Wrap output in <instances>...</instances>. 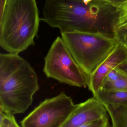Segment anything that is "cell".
<instances>
[{
    "label": "cell",
    "instance_id": "1",
    "mask_svg": "<svg viewBox=\"0 0 127 127\" xmlns=\"http://www.w3.org/2000/svg\"><path fill=\"white\" fill-rule=\"evenodd\" d=\"M36 73L18 54H0V111L12 115L24 113L39 90Z\"/></svg>",
    "mask_w": 127,
    "mask_h": 127
},
{
    "label": "cell",
    "instance_id": "2",
    "mask_svg": "<svg viewBox=\"0 0 127 127\" xmlns=\"http://www.w3.org/2000/svg\"><path fill=\"white\" fill-rule=\"evenodd\" d=\"M40 21L35 0H8L0 16V45L18 54L34 44Z\"/></svg>",
    "mask_w": 127,
    "mask_h": 127
},
{
    "label": "cell",
    "instance_id": "3",
    "mask_svg": "<svg viewBox=\"0 0 127 127\" xmlns=\"http://www.w3.org/2000/svg\"><path fill=\"white\" fill-rule=\"evenodd\" d=\"M62 38L75 62L89 78L118 44L115 38L99 33L72 31Z\"/></svg>",
    "mask_w": 127,
    "mask_h": 127
},
{
    "label": "cell",
    "instance_id": "4",
    "mask_svg": "<svg viewBox=\"0 0 127 127\" xmlns=\"http://www.w3.org/2000/svg\"><path fill=\"white\" fill-rule=\"evenodd\" d=\"M43 71L47 77L78 87L88 85V77L75 62L62 38L57 37L45 58Z\"/></svg>",
    "mask_w": 127,
    "mask_h": 127
},
{
    "label": "cell",
    "instance_id": "5",
    "mask_svg": "<svg viewBox=\"0 0 127 127\" xmlns=\"http://www.w3.org/2000/svg\"><path fill=\"white\" fill-rule=\"evenodd\" d=\"M72 98L62 92L40 103L21 122L22 127H62L77 107Z\"/></svg>",
    "mask_w": 127,
    "mask_h": 127
},
{
    "label": "cell",
    "instance_id": "6",
    "mask_svg": "<svg viewBox=\"0 0 127 127\" xmlns=\"http://www.w3.org/2000/svg\"><path fill=\"white\" fill-rule=\"evenodd\" d=\"M108 116L104 105L94 97L77 104V107L62 127H78Z\"/></svg>",
    "mask_w": 127,
    "mask_h": 127
},
{
    "label": "cell",
    "instance_id": "7",
    "mask_svg": "<svg viewBox=\"0 0 127 127\" xmlns=\"http://www.w3.org/2000/svg\"><path fill=\"white\" fill-rule=\"evenodd\" d=\"M127 59V53L122 45L118 43L108 57L89 78V89L94 95L100 89L108 74Z\"/></svg>",
    "mask_w": 127,
    "mask_h": 127
},
{
    "label": "cell",
    "instance_id": "8",
    "mask_svg": "<svg viewBox=\"0 0 127 127\" xmlns=\"http://www.w3.org/2000/svg\"><path fill=\"white\" fill-rule=\"evenodd\" d=\"M94 95L104 106H127V91L101 88Z\"/></svg>",
    "mask_w": 127,
    "mask_h": 127
},
{
    "label": "cell",
    "instance_id": "9",
    "mask_svg": "<svg viewBox=\"0 0 127 127\" xmlns=\"http://www.w3.org/2000/svg\"><path fill=\"white\" fill-rule=\"evenodd\" d=\"M112 122V127H127V106H104Z\"/></svg>",
    "mask_w": 127,
    "mask_h": 127
},
{
    "label": "cell",
    "instance_id": "10",
    "mask_svg": "<svg viewBox=\"0 0 127 127\" xmlns=\"http://www.w3.org/2000/svg\"><path fill=\"white\" fill-rule=\"evenodd\" d=\"M119 14L115 26V38L118 41L127 35V1L118 6Z\"/></svg>",
    "mask_w": 127,
    "mask_h": 127
},
{
    "label": "cell",
    "instance_id": "11",
    "mask_svg": "<svg viewBox=\"0 0 127 127\" xmlns=\"http://www.w3.org/2000/svg\"><path fill=\"white\" fill-rule=\"evenodd\" d=\"M101 88L127 91V76L119 72L118 77L115 80H104Z\"/></svg>",
    "mask_w": 127,
    "mask_h": 127
},
{
    "label": "cell",
    "instance_id": "12",
    "mask_svg": "<svg viewBox=\"0 0 127 127\" xmlns=\"http://www.w3.org/2000/svg\"><path fill=\"white\" fill-rule=\"evenodd\" d=\"M0 127H22L16 122L14 115L0 111Z\"/></svg>",
    "mask_w": 127,
    "mask_h": 127
},
{
    "label": "cell",
    "instance_id": "13",
    "mask_svg": "<svg viewBox=\"0 0 127 127\" xmlns=\"http://www.w3.org/2000/svg\"><path fill=\"white\" fill-rule=\"evenodd\" d=\"M78 127H112L108 116Z\"/></svg>",
    "mask_w": 127,
    "mask_h": 127
},
{
    "label": "cell",
    "instance_id": "14",
    "mask_svg": "<svg viewBox=\"0 0 127 127\" xmlns=\"http://www.w3.org/2000/svg\"><path fill=\"white\" fill-rule=\"evenodd\" d=\"M115 69L127 76V59L118 66Z\"/></svg>",
    "mask_w": 127,
    "mask_h": 127
},
{
    "label": "cell",
    "instance_id": "15",
    "mask_svg": "<svg viewBox=\"0 0 127 127\" xmlns=\"http://www.w3.org/2000/svg\"><path fill=\"white\" fill-rule=\"evenodd\" d=\"M109 3L114 6L118 7L127 1V0H102Z\"/></svg>",
    "mask_w": 127,
    "mask_h": 127
},
{
    "label": "cell",
    "instance_id": "16",
    "mask_svg": "<svg viewBox=\"0 0 127 127\" xmlns=\"http://www.w3.org/2000/svg\"><path fill=\"white\" fill-rule=\"evenodd\" d=\"M118 43L122 45L124 47L127 53V35L118 41Z\"/></svg>",
    "mask_w": 127,
    "mask_h": 127
},
{
    "label": "cell",
    "instance_id": "17",
    "mask_svg": "<svg viewBox=\"0 0 127 127\" xmlns=\"http://www.w3.org/2000/svg\"><path fill=\"white\" fill-rule=\"evenodd\" d=\"M8 0H0V16L3 13L5 7V5L6 4Z\"/></svg>",
    "mask_w": 127,
    "mask_h": 127
}]
</instances>
